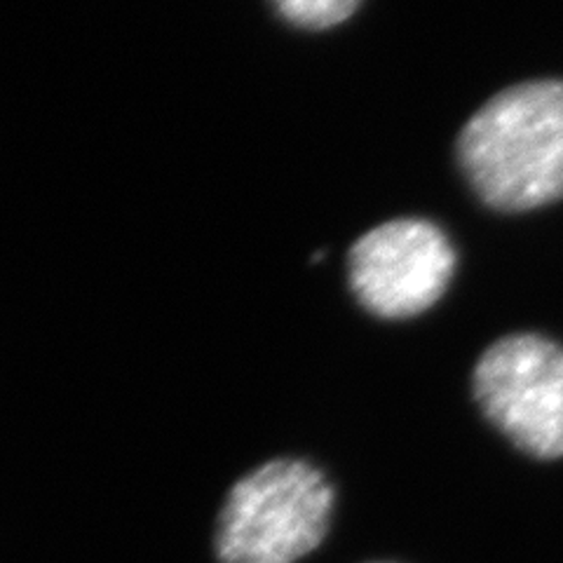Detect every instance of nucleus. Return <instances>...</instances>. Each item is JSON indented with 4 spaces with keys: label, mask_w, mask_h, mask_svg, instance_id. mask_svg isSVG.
Segmentation results:
<instances>
[{
    "label": "nucleus",
    "mask_w": 563,
    "mask_h": 563,
    "mask_svg": "<svg viewBox=\"0 0 563 563\" xmlns=\"http://www.w3.org/2000/svg\"><path fill=\"white\" fill-rule=\"evenodd\" d=\"M457 165L477 198L519 214L563 200V80L505 87L455 141Z\"/></svg>",
    "instance_id": "obj_1"
},
{
    "label": "nucleus",
    "mask_w": 563,
    "mask_h": 563,
    "mask_svg": "<svg viewBox=\"0 0 563 563\" xmlns=\"http://www.w3.org/2000/svg\"><path fill=\"white\" fill-rule=\"evenodd\" d=\"M333 515V486L322 470L275 457L240 477L219 509V563H296L320 548Z\"/></svg>",
    "instance_id": "obj_2"
},
{
    "label": "nucleus",
    "mask_w": 563,
    "mask_h": 563,
    "mask_svg": "<svg viewBox=\"0 0 563 563\" xmlns=\"http://www.w3.org/2000/svg\"><path fill=\"white\" fill-rule=\"evenodd\" d=\"M472 393L519 451L538 461L563 457V345L540 333L498 339L474 364Z\"/></svg>",
    "instance_id": "obj_3"
},
{
    "label": "nucleus",
    "mask_w": 563,
    "mask_h": 563,
    "mask_svg": "<svg viewBox=\"0 0 563 563\" xmlns=\"http://www.w3.org/2000/svg\"><path fill=\"white\" fill-rule=\"evenodd\" d=\"M453 273V244L428 219L385 221L347 252L350 289L380 320H409L430 310L446 294Z\"/></svg>",
    "instance_id": "obj_4"
},
{
    "label": "nucleus",
    "mask_w": 563,
    "mask_h": 563,
    "mask_svg": "<svg viewBox=\"0 0 563 563\" xmlns=\"http://www.w3.org/2000/svg\"><path fill=\"white\" fill-rule=\"evenodd\" d=\"M282 20L306 29L327 31L347 22L362 5V0H273Z\"/></svg>",
    "instance_id": "obj_5"
}]
</instances>
